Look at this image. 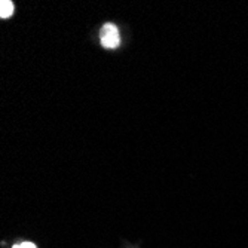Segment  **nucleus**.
Returning <instances> with one entry per match:
<instances>
[{
	"label": "nucleus",
	"mask_w": 248,
	"mask_h": 248,
	"mask_svg": "<svg viewBox=\"0 0 248 248\" xmlns=\"http://www.w3.org/2000/svg\"><path fill=\"white\" fill-rule=\"evenodd\" d=\"M12 248H36V245L33 244V242H22L21 245H14Z\"/></svg>",
	"instance_id": "7ed1b4c3"
},
{
	"label": "nucleus",
	"mask_w": 248,
	"mask_h": 248,
	"mask_svg": "<svg viewBox=\"0 0 248 248\" xmlns=\"http://www.w3.org/2000/svg\"><path fill=\"white\" fill-rule=\"evenodd\" d=\"M14 14V3L11 0H2L0 2V18H9Z\"/></svg>",
	"instance_id": "f03ea898"
},
{
	"label": "nucleus",
	"mask_w": 248,
	"mask_h": 248,
	"mask_svg": "<svg viewBox=\"0 0 248 248\" xmlns=\"http://www.w3.org/2000/svg\"><path fill=\"white\" fill-rule=\"evenodd\" d=\"M100 40L101 45L107 49H116L121 43V37H119V30L115 24L111 22H107L104 24L100 30Z\"/></svg>",
	"instance_id": "f257e3e1"
}]
</instances>
